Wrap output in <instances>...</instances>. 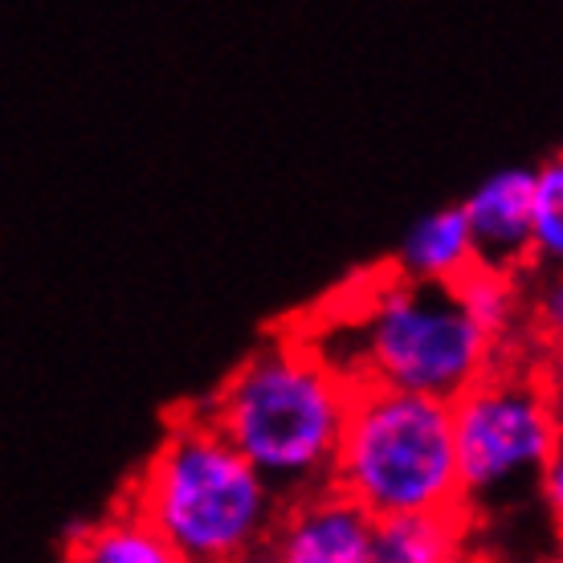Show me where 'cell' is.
<instances>
[{"mask_svg":"<svg viewBox=\"0 0 563 563\" xmlns=\"http://www.w3.org/2000/svg\"><path fill=\"white\" fill-rule=\"evenodd\" d=\"M355 388L310 352L295 327L257 343L200 412L295 503L331 486Z\"/></svg>","mask_w":563,"mask_h":563,"instance_id":"3957f363","label":"cell"},{"mask_svg":"<svg viewBox=\"0 0 563 563\" xmlns=\"http://www.w3.org/2000/svg\"><path fill=\"white\" fill-rule=\"evenodd\" d=\"M527 323L548 347L563 355V269H531L527 282Z\"/></svg>","mask_w":563,"mask_h":563,"instance_id":"4fadbf2b","label":"cell"},{"mask_svg":"<svg viewBox=\"0 0 563 563\" xmlns=\"http://www.w3.org/2000/svg\"><path fill=\"white\" fill-rule=\"evenodd\" d=\"M331 486L352 494L376 519L462 510L453 400L360 388Z\"/></svg>","mask_w":563,"mask_h":563,"instance_id":"5b68a950","label":"cell"},{"mask_svg":"<svg viewBox=\"0 0 563 563\" xmlns=\"http://www.w3.org/2000/svg\"><path fill=\"white\" fill-rule=\"evenodd\" d=\"M274 548L282 563H376V515L339 486H323L286 503Z\"/></svg>","mask_w":563,"mask_h":563,"instance_id":"8992f818","label":"cell"},{"mask_svg":"<svg viewBox=\"0 0 563 563\" xmlns=\"http://www.w3.org/2000/svg\"><path fill=\"white\" fill-rule=\"evenodd\" d=\"M478 266L503 274L536 269V168H498L462 200Z\"/></svg>","mask_w":563,"mask_h":563,"instance_id":"52a82bcc","label":"cell"},{"mask_svg":"<svg viewBox=\"0 0 563 563\" xmlns=\"http://www.w3.org/2000/svg\"><path fill=\"white\" fill-rule=\"evenodd\" d=\"M555 563H563V551H560V555H555Z\"/></svg>","mask_w":563,"mask_h":563,"instance_id":"2e32d148","label":"cell"},{"mask_svg":"<svg viewBox=\"0 0 563 563\" xmlns=\"http://www.w3.org/2000/svg\"><path fill=\"white\" fill-rule=\"evenodd\" d=\"M376 563H470L462 510L376 519Z\"/></svg>","mask_w":563,"mask_h":563,"instance_id":"9c48e42d","label":"cell"},{"mask_svg":"<svg viewBox=\"0 0 563 563\" xmlns=\"http://www.w3.org/2000/svg\"><path fill=\"white\" fill-rule=\"evenodd\" d=\"M536 266L563 269V152L536 168Z\"/></svg>","mask_w":563,"mask_h":563,"instance_id":"7c38bea8","label":"cell"},{"mask_svg":"<svg viewBox=\"0 0 563 563\" xmlns=\"http://www.w3.org/2000/svg\"><path fill=\"white\" fill-rule=\"evenodd\" d=\"M457 298L465 310L490 331L498 343H507V335L519 323H527V286L522 274H503L490 266H470L462 278L453 282Z\"/></svg>","mask_w":563,"mask_h":563,"instance_id":"8fae6325","label":"cell"},{"mask_svg":"<svg viewBox=\"0 0 563 563\" xmlns=\"http://www.w3.org/2000/svg\"><path fill=\"white\" fill-rule=\"evenodd\" d=\"M470 266H478V254H474V233L462 205H441L417 217L393 254L396 274L412 282H433V286H453Z\"/></svg>","mask_w":563,"mask_h":563,"instance_id":"ba28073f","label":"cell"},{"mask_svg":"<svg viewBox=\"0 0 563 563\" xmlns=\"http://www.w3.org/2000/svg\"><path fill=\"white\" fill-rule=\"evenodd\" d=\"M131 507L176 543L188 563H238L274 539L286 498L205 412H184L131 490Z\"/></svg>","mask_w":563,"mask_h":563,"instance_id":"277c9868","label":"cell"},{"mask_svg":"<svg viewBox=\"0 0 563 563\" xmlns=\"http://www.w3.org/2000/svg\"><path fill=\"white\" fill-rule=\"evenodd\" d=\"M238 563H282V551L274 548V539H266V543H257V548L245 551Z\"/></svg>","mask_w":563,"mask_h":563,"instance_id":"9a60e30c","label":"cell"},{"mask_svg":"<svg viewBox=\"0 0 563 563\" xmlns=\"http://www.w3.org/2000/svg\"><path fill=\"white\" fill-rule=\"evenodd\" d=\"M470 563H555L563 527L543 482L555 450V384L536 364H498L453 400Z\"/></svg>","mask_w":563,"mask_h":563,"instance_id":"6da1fadb","label":"cell"},{"mask_svg":"<svg viewBox=\"0 0 563 563\" xmlns=\"http://www.w3.org/2000/svg\"><path fill=\"white\" fill-rule=\"evenodd\" d=\"M295 331L355 393L396 388L462 400L490 376L503 352V343L465 310L453 286L412 282L396 269L376 274Z\"/></svg>","mask_w":563,"mask_h":563,"instance_id":"7a4b0ae2","label":"cell"},{"mask_svg":"<svg viewBox=\"0 0 563 563\" xmlns=\"http://www.w3.org/2000/svg\"><path fill=\"white\" fill-rule=\"evenodd\" d=\"M74 563H188L143 510H128L90 527L74 551Z\"/></svg>","mask_w":563,"mask_h":563,"instance_id":"30bf717a","label":"cell"},{"mask_svg":"<svg viewBox=\"0 0 563 563\" xmlns=\"http://www.w3.org/2000/svg\"><path fill=\"white\" fill-rule=\"evenodd\" d=\"M551 384H555V450H551L543 494H548L551 515H555L560 527H563V364L551 372Z\"/></svg>","mask_w":563,"mask_h":563,"instance_id":"5bb4252c","label":"cell"}]
</instances>
